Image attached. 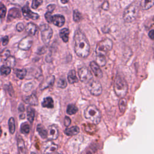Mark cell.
Instances as JSON below:
<instances>
[{
	"instance_id": "obj_14",
	"label": "cell",
	"mask_w": 154,
	"mask_h": 154,
	"mask_svg": "<svg viewBox=\"0 0 154 154\" xmlns=\"http://www.w3.org/2000/svg\"><path fill=\"white\" fill-rule=\"evenodd\" d=\"M58 149V146L51 141H48L44 146V153H49L55 152Z\"/></svg>"
},
{
	"instance_id": "obj_31",
	"label": "cell",
	"mask_w": 154,
	"mask_h": 154,
	"mask_svg": "<svg viewBox=\"0 0 154 154\" xmlns=\"http://www.w3.org/2000/svg\"><path fill=\"white\" fill-rule=\"evenodd\" d=\"M78 111V108L74 105H69L67 108V113L69 115H73Z\"/></svg>"
},
{
	"instance_id": "obj_30",
	"label": "cell",
	"mask_w": 154,
	"mask_h": 154,
	"mask_svg": "<svg viewBox=\"0 0 154 154\" xmlns=\"http://www.w3.org/2000/svg\"><path fill=\"white\" fill-rule=\"evenodd\" d=\"M94 125H91V124L84 125V130L87 132H88L89 134H93V133H94L96 132V126Z\"/></svg>"
},
{
	"instance_id": "obj_10",
	"label": "cell",
	"mask_w": 154,
	"mask_h": 154,
	"mask_svg": "<svg viewBox=\"0 0 154 154\" xmlns=\"http://www.w3.org/2000/svg\"><path fill=\"white\" fill-rule=\"evenodd\" d=\"M22 11L23 13V15L28 19H31L32 20H37L38 19L39 16L38 14L32 12L28 7V4L23 6L22 8Z\"/></svg>"
},
{
	"instance_id": "obj_34",
	"label": "cell",
	"mask_w": 154,
	"mask_h": 154,
	"mask_svg": "<svg viewBox=\"0 0 154 154\" xmlns=\"http://www.w3.org/2000/svg\"><path fill=\"white\" fill-rule=\"evenodd\" d=\"M29 130H30V127H29V125L26 123V122L25 123H23L22 125H21V126H20V131L22 134H27L29 133Z\"/></svg>"
},
{
	"instance_id": "obj_29",
	"label": "cell",
	"mask_w": 154,
	"mask_h": 154,
	"mask_svg": "<svg viewBox=\"0 0 154 154\" xmlns=\"http://www.w3.org/2000/svg\"><path fill=\"white\" fill-rule=\"evenodd\" d=\"M16 61L15 58L13 57L9 56L5 60V66L9 67H13L15 66Z\"/></svg>"
},
{
	"instance_id": "obj_32",
	"label": "cell",
	"mask_w": 154,
	"mask_h": 154,
	"mask_svg": "<svg viewBox=\"0 0 154 154\" xmlns=\"http://www.w3.org/2000/svg\"><path fill=\"white\" fill-rule=\"evenodd\" d=\"M9 131L11 134H14L15 132V120L13 117H11L8 120Z\"/></svg>"
},
{
	"instance_id": "obj_40",
	"label": "cell",
	"mask_w": 154,
	"mask_h": 154,
	"mask_svg": "<svg viewBox=\"0 0 154 154\" xmlns=\"http://www.w3.org/2000/svg\"><path fill=\"white\" fill-rule=\"evenodd\" d=\"M7 13V8L4 5L0 7V18H4Z\"/></svg>"
},
{
	"instance_id": "obj_21",
	"label": "cell",
	"mask_w": 154,
	"mask_h": 154,
	"mask_svg": "<svg viewBox=\"0 0 154 154\" xmlns=\"http://www.w3.org/2000/svg\"><path fill=\"white\" fill-rule=\"evenodd\" d=\"M67 79L68 81L70 84H74L76 82H78V79L76 76V72L75 70H71L69 71L68 75H67Z\"/></svg>"
},
{
	"instance_id": "obj_7",
	"label": "cell",
	"mask_w": 154,
	"mask_h": 154,
	"mask_svg": "<svg viewBox=\"0 0 154 154\" xmlns=\"http://www.w3.org/2000/svg\"><path fill=\"white\" fill-rule=\"evenodd\" d=\"M78 75L80 80L84 83H88L93 79V75L91 72L86 67H83L79 69Z\"/></svg>"
},
{
	"instance_id": "obj_51",
	"label": "cell",
	"mask_w": 154,
	"mask_h": 154,
	"mask_svg": "<svg viewBox=\"0 0 154 154\" xmlns=\"http://www.w3.org/2000/svg\"><path fill=\"white\" fill-rule=\"evenodd\" d=\"M1 135H2V129H1V128L0 126V137L1 136Z\"/></svg>"
},
{
	"instance_id": "obj_50",
	"label": "cell",
	"mask_w": 154,
	"mask_h": 154,
	"mask_svg": "<svg viewBox=\"0 0 154 154\" xmlns=\"http://www.w3.org/2000/svg\"><path fill=\"white\" fill-rule=\"evenodd\" d=\"M69 0H61V2L63 3V4H66L69 2Z\"/></svg>"
},
{
	"instance_id": "obj_41",
	"label": "cell",
	"mask_w": 154,
	"mask_h": 154,
	"mask_svg": "<svg viewBox=\"0 0 154 154\" xmlns=\"http://www.w3.org/2000/svg\"><path fill=\"white\" fill-rule=\"evenodd\" d=\"M45 16L46 20H47V22H48V23H51V22H52L53 16H52L51 12H50V11L46 12V14H45Z\"/></svg>"
},
{
	"instance_id": "obj_13",
	"label": "cell",
	"mask_w": 154,
	"mask_h": 154,
	"mask_svg": "<svg viewBox=\"0 0 154 154\" xmlns=\"http://www.w3.org/2000/svg\"><path fill=\"white\" fill-rule=\"evenodd\" d=\"M21 16L20 12L19 10L17 8H10L8 11V16H7V21L10 22L14 19L20 17Z\"/></svg>"
},
{
	"instance_id": "obj_25",
	"label": "cell",
	"mask_w": 154,
	"mask_h": 154,
	"mask_svg": "<svg viewBox=\"0 0 154 154\" xmlns=\"http://www.w3.org/2000/svg\"><path fill=\"white\" fill-rule=\"evenodd\" d=\"M37 131L42 138L45 139L47 137L48 131L45 129V128H44V126L43 125H42L40 124L38 125L37 126Z\"/></svg>"
},
{
	"instance_id": "obj_33",
	"label": "cell",
	"mask_w": 154,
	"mask_h": 154,
	"mask_svg": "<svg viewBox=\"0 0 154 154\" xmlns=\"http://www.w3.org/2000/svg\"><path fill=\"white\" fill-rule=\"evenodd\" d=\"M16 75L18 78H19L20 79H23L26 75V70L25 69H16Z\"/></svg>"
},
{
	"instance_id": "obj_44",
	"label": "cell",
	"mask_w": 154,
	"mask_h": 154,
	"mask_svg": "<svg viewBox=\"0 0 154 154\" xmlns=\"http://www.w3.org/2000/svg\"><path fill=\"white\" fill-rule=\"evenodd\" d=\"M71 123V120L70 119L67 117V116H66L65 118H64V126H66V127H68Z\"/></svg>"
},
{
	"instance_id": "obj_35",
	"label": "cell",
	"mask_w": 154,
	"mask_h": 154,
	"mask_svg": "<svg viewBox=\"0 0 154 154\" xmlns=\"http://www.w3.org/2000/svg\"><path fill=\"white\" fill-rule=\"evenodd\" d=\"M1 73L4 76H7L11 72V68L7 66H2L0 68Z\"/></svg>"
},
{
	"instance_id": "obj_47",
	"label": "cell",
	"mask_w": 154,
	"mask_h": 154,
	"mask_svg": "<svg viewBox=\"0 0 154 154\" xmlns=\"http://www.w3.org/2000/svg\"><path fill=\"white\" fill-rule=\"evenodd\" d=\"M55 8V5L54 4H49L47 6V10L48 11H50V12H52Z\"/></svg>"
},
{
	"instance_id": "obj_23",
	"label": "cell",
	"mask_w": 154,
	"mask_h": 154,
	"mask_svg": "<svg viewBox=\"0 0 154 154\" xmlns=\"http://www.w3.org/2000/svg\"><path fill=\"white\" fill-rule=\"evenodd\" d=\"M69 30L68 28H64L60 30V36L62 38L64 42H67L69 40Z\"/></svg>"
},
{
	"instance_id": "obj_48",
	"label": "cell",
	"mask_w": 154,
	"mask_h": 154,
	"mask_svg": "<svg viewBox=\"0 0 154 154\" xmlns=\"http://www.w3.org/2000/svg\"><path fill=\"white\" fill-rule=\"evenodd\" d=\"M149 37L152 40H154V29H152L149 32Z\"/></svg>"
},
{
	"instance_id": "obj_36",
	"label": "cell",
	"mask_w": 154,
	"mask_h": 154,
	"mask_svg": "<svg viewBox=\"0 0 154 154\" xmlns=\"http://www.w3.org/2000/svg\"><path fill=\"white\" fill-rule=\"evenodd\" d=\"M73 20L76 22H78L81 20V19L82 18V15L78 10H75L73 11Z\"/></svg>"
},
{
	"instance_id": "obj_52",
	"label": "cell",
	"mask_w": 154,
	"mask_h": 154,
	"mask_svg": "<svg viewBox=\"0 0 154 154\" xmlns=\"http://www.w3.org/2000/svg\"><path fill=\"white\" fill-rule=\"evenodd\" d=\"M153 20H154V17H153Z\"/></svg>"
},
{
	"instance_id": "obj_11",
	"label": "cell",
	"mask_w": 154,
	"mask_h": 154,
	"mask_svg": "<svg viewBox=\"0 0 154 154\" xmlns=\"http://www.w3.org/2000/svg\"><path fill=\"white\" fill-rule=\"evenodd\" d=\"M48 136L49 140H56L59 135L58 128L56 125H52L49 126L48 129Z\"/></svg>"
},
{
	"instance_id": "obj_26",
	"label": "cell",
	"mask_w": 154,
	"mask_h": 154,
	"mask_svg": "<svg viewBox=\"0 0 154 154\" xmlns=\"http://www.w3.org/2000/svg\"><path fill=\"white\" fill-rule=\"evenodd\" d=\"M127 100L125 98V97H121L120 99L119 100V109L120 111L122 113L125 112L126 109V106H127Z\"/></svg>"
},
{
	"instance_id": "obj_27",
	"label": "cell",
	"mask_w": 154,
	"mask_h": 154,
	"mask_svg": "<svg viewBox=\"0 0 154 154\" xmlns=\"http://www.w3.org/2000/svg\"><path fill=\"white\" fill-rule=\"evenodd\" d=\"M26 116H27L28 120L30 123H32L33 122V120H34V119L35 111H34V109L31 106H28L27 108Z\"/></svg>"
},
{
	"instance_id": "obj_20",
	"label": "cell",
	"mask_w": 154,
	"mask_h": 154,
	"mask_svg": "<svg viewBox=\"0 0 154 154\" xmlns=\"http://www.w3.org/2000/svg\"><path fill=\"white\" fill-rule=\"evenodd\" d=\"M24 102L31 105H35L38 104L37 98L35 94H31L29 96H26L24 99Z\"/></svg>"
},
{
	"instance_id": "obj_2",
	"label": "cell",
	"mask_w": 154,
	"mask_h": 154,
	"mask_svg": "<svg viewBox=\"0 0 154 154\" xmlns=\"http://www.w3.org/2000/svg\"><path fill=\"white\" fill-rule=\"evenodd\" d=\"M114 90L118 97H125L128 93V85L125 79L120 75H117L114 79Z\"/></svg>"
},
{
	"instance_id": "obj_45",
	"label": "cell",
	"mask_w": 154,
	"mask_h": 154,
	"mask_svg": "<svg viewBox=\"0 0 154 154\" xmlns=\"http://www.w3.org/2000/svg\"><path fill=\"white\" fill-rule=\"evenodd\" d=\"M102 8L104 10H108L109 9V3L108 1H104L101 6Z\"/></svg>"
},
{
	"instance_id": "obj_12",
	"label": "cell",
	"mask_w": 154,
	"mask_h": 154,
	"mask_svg": "<svg viewBox=\"0 0 154 154\" xmlns=\"http://www.w3.org/2000/svg\"><path fill=\"white\" fill-rule=\"evenodd\" d=\"M90 66L96 76H97V78L102 77V71L100 68V66L96 61H91L90 64Z\"/></svg>"
},
{
	"instance_id": "obj_3",
	"label": "cell",
	"mask_w": 154,
	"mask_h": 154,
	"mask_svg": "<svg viewBox=\"0 0 154 154\" xmlns=\"http://www.w3.org/2000/svg\"><path fill=\"white\" fill-rule=\"evenodd\" d=\"M84 117L94 125L98 124L101 120V112L99 109L93 105L88 106L84 110Z\"/></svg>"
},
{
	"instance_id": "obj_17",
	"label": "cell",
	"mask_w": 154,
	"mask_h": 154,
	"mask_svg": "<svg viewBox=\"0 0 154 154\" xmlns=\"http://www.w3.org/2000/svg\"><path fill=\"white\" fill-rule=\"evenodd\" d=\"M26 31L29 35H34L37 31V26L32 23H28L26 26Z\"/></svg>"
},
{
	"instance_id": "obj_15",
	"label": "cell",
	"mask_w": 154,
	"mask_h": 154,
	"mask_svg": "<svg viewBox=\"0 0 154 154\" xmlns=\"http://www.w3.org/2000/svg\"><path fill=\"white\" fill-rule=\"evenodd\" d=\"M52 22L57 26L61 27L65 23V18L63 15L55 14V15L53 16Z\"/></svg>"
},
{
	"instance_id": "obj_4",
	"label": "cell",
	"mask_w": 154,
	"mask_h": 154,
	"mask_svg": "<svg viewBox=\"0 0 154 154\" xmlns=\"http://www.w3.org/2000/svg\"><path fill=\"white\" fill-rule=\"evenodd\" d=\"M139 12V5L136 2L131 3L124 11L123 18L125 22L131 23L137 17Z\"/></svg>"
},
{
	"instance_id": "obj_18",
	"label": "cell",
	"mask_w": 154,
	"mask_h": 154,
	"mask_svg": "<svg viewBox=\"0 0 154 154\" xmlns=\"http://www.w3.org/2000/svg\"><path fill=\"white\" fill-rule=\"evenodd\" d=\"M54 81H55V77L54 76H48L45 79V81L43 82V84L41 86L42 87L41 89L43 90L45 88H48V87H50L52 86L54 83Z\"/></svg>"
},
{
	"instance_id": "obj_9",
	"label": "cell",
	"mask_w": 154,
	"mask_h": 154,
	"mask_svg": "<svg viewBox=\"0 0 154 154\" xmlns=\"http://www.w3.org/2000/svg\"><path fill=\"white\" fill-rule=\"evenodd\" d=\"M32 45V38L31 36H27L22 38L19 43L18 47L23 51L29 50Z\"/></svg>"
},
{
	"instance_id": "obj_5",
	"label": "cell",
	"mask_w": 154,
	"mask_h": 154,
	"mask_svg": "<svg viewBox=\"0 0 154 154\" xmlns=\"http://www.w3.org/2000/svg\"><path fill=\"white\" fill-rule=\"evenodd\" d=\"M112 42L109 38H105L101 40L97 45L96 48V55L105 56L107 53L112 49Z\"/></svg>"
},
{
	"instance_id": "obj_43",
	"label": "cell",
	"mask_w": 154,
	"mask_h": 154,
	"mask_svg": "<svg viewBox=\"0 0 154 154\" xmlns=\"http://www.w3.org/2000/svg\"><path fill=\"white\" fill-rule=\"evenodd\" d=\"M7 1L11 4H17V5H21L25 1V0H7Z\"/></svg>"
},
{
	"instance_id": "obj_49",
	"label": "cell",
	"mask_w": 154,
	"mask_h": 154,
	"mask_svg": "<svg viewBox=\"0 0 154 154\" xmlns=\"http://www.w3.org/2000/svg\"><path fill=\"white\" fill-rule=\"evenodd\" d=\"M18 109L20 112H23L25 111V106L23 104H20Z\"/></svg>"
},
{
	"instance_id": "obj_1",
	"label": "cell",
	"mask_w": 154,
	"mask_h": 154,
	"mask_svg": "<svg viewBox=\"0 0 154 154\" xmlns=\"http://www.w3.org/2000/svg\"><path fill=\"white\" fill-rule=\"evenodd\" d=\"M74 42V50L76 55L81 58L87 57L90 51V44L85 34L79 29L75 31Z\"/></svg>"
},
{
	"instance_id": "obj_28",
	"label": "cell",
	"mask_w": 154,
	"mask_h": 154,
	"mask_svg": "<svg viewBox=\"0 0 154 154\" xmlns=\"http://www.w3.org/2000/svg\"><path fill=\"white\" fill-rule=\"evenodd\" d=\"M96 62L100 66H104L106 64V60L105 56L96 55Z\"/></svg>"
},
{
	"instance_id": "obj_8",
	"label": "cell",
	"mask_w": 154,
	"mask_h": 154,
	"mask_svg": "<svg viewBox=\"0 0 154 154\" xmlns=\"http://www.w3.org/2000/svg\"><path fill=\"white\" fill-rule=\"evenodd\" d=\"M88 90L91 94L95 96H98L101 94L102 87L101 84L97 81H93L90 83Z\"/></svg>"
},
{
	"instance_id": "obj_42",
	"label": "cell",
	"mask_w": 154,
	"mask_h": 154,
	"mask_svg": "<svg viewBox=\"0 0 154 154\" xmlns=\"http://www.w3.org/2000/svg\"><path fill=\"white\" fill-rule=\"evenodd\" d=\"M16 29H17V31L21 32V31H22L24 29L25 26H24V25H23V23L19 22V23H18L16 25Z\"/></svg>"
},
{
	"instance_id": "obj_24",
	"label": "cell",
	"mask_w": 154,
	"mask_h": 154,
	"mask_svg": "<svg viewBox=\"0 0 154 154\" xmlns=\"http://www.w3.org/2000/svg\"><path fill=\"white\" fill-rule=\"evenodd\" d=\"M43 107L52 108L54 107V101L51 97H47L45 98L42 103Z\"/></svg>"
},
{
	"instance_id": "obj_22",
	"label": "cell",
	"mask_w": 154,
	"mask_h": 154,
	"mask_svg": "<svg viewBox=\"0 0 154 154\" xmlns=\"http://www.w3.org/2000/svg\"><path fill=\"white\" fill-rule=\"evenodd\" d=\"M79 129L76 126H72L70 128H66L64 131V133L69 136L76 135L79 133Z\"/></svg>"
},
{
	"instance_id": "obj_19",
	"label": "cell",
	"mask_w": 154,
	"mask_h": 154,
	"mask_svg": "<svg viewBox=\"0 0 154 154\" xmlns=\"http://www.w3.org/2000/svg\"><path fill=\"white\" fill-rule=\"evenodd\" d=\"M17 143V147H18L19 152L20 153H26L25 142H24L23 140L20 136L18 137Z\"/></svg>"
},
{
	"instance_id": "obj_46",
	"label": "cell",
	"mask_w": 154,
	"mask_h": 154,
	"mask_svg": "<svg viewBox=\"0 0 154 154\" xmlns=\"http://www.w3.org/2000/svg\"><path fill=\"white\" fill-rule=\"evenodd\" d=\"M8 43V37L5 35L2 38V44L3 46H6Z\"/></svg>"
},
{
	"instance_id": "obj_37",
	"label": "cell",
	"mask_w": 154,
	"mask_h": 154,
	"mask_svg": "<svg viewBox=\"0 0 154 154\" xmlns=\"http://www.w3.org/2000/svg\"><path fill=\"white\" fill-rule=\"evenodd\" d=\"M57 85L58 87L61 88H64L67 86V82L66 79L64 78H60L59 79L58 82H57Z\"/></svg>"
},
{
	"instance_id": "obj_6",
	"label": "cell",
	"mask_w": 154,
	"mask_h": 154,
	"mask_svg": "<svg viewBox=\"0 0 154 154\" xmlns=\"http://www.w3.org/2000/svg\"><path fill=\"white\" fill-rule=\"evenodd\" d=\"M40 29L43 42L46 45L49 44L53 34L52 28L47 24H42L40 26Z\"/></svg>"
},
{
	"instance_id": "obj_39",
	"label": "cell",
	"mask_w": 154,
	"mask_h": 154,
	"mask_svg": "<svg viewBox=\"0 0 154 154\" xmlns=\"http://www.w3.org/2000/svg\"><path fill=\"white\" fill-rule=\"evenodd\" d=\"M10 54L9 50H8L7 49H5L1 52V53L0 54V56L2 57L4 60H5L10 56Z\"/></svg>"
},
{
	"instance_id": "obj_16",
	"label": "cell",
	"mask_w": 154,
	"mask_h": 154,
	"mask_svg": "<svg viewBox=\"0 0 154 154\" xmlns=\"http://www.w3.org/2000/svg\"><path fill=\"white\" fill-rule=\"evenodd\" d=\"M140 5L142 10H147L154 5V0H141Z\"/></svg>"
},
{
	"instance_id": "obj_38",
	"label": "cell",
	"mask_w": 154,
	"mask_h": 154,
	"mask_svg": "<svg viewBox=\"0 0 154 154\" xmlns=\"http://www.w3.org/2000/svg\"><path fill=\"white\" fill-rule=\"evenodd\" d=\"M43 2V0H32L31 7L34 9L37 8Z\"/></svg>"
}]
</instances>
